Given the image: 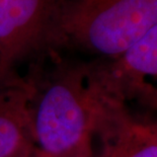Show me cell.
<instances>
[{"label": "cell", "mask_w": 157, "mask_h": 157, "mask_svg": "<svg viewBox=\"0 0 157 157\" xmlns=\"http://www.w3.org/2000/svg\"><path fill=\"white\" fill-rule=\"evenodd\" d=\"M101 65L112 87L121 98L125 92H148L145 78L157 79V25L121 57Z\"/></svg>", "instance_id": "cell-6"}, {"label": "cell", "mask_w": 157, "mask_h": 157, "mask_svg": "<svg viewBox=\"0 0 157 157\" xmlns=\"http://www.w3.org/2000/svg\"><path fill=\"white\" fill-rule=\"evenodd\" d=\"M102 147L98 157H157V124L133 120L117 105L98 134Z\"/></svg>", "instance_id": "cell-5"}, {"label": "cell", "mask_w": 157, "mask_h": 157, "mask_svg": "<svg viewBox=\"0 0 157 157\" xmlns=\"http://www.w3.org/2000/svg\"><path fill=\"white\" fill-rule=\"evenodd\" d=\"M54 0H0V54L6 69L46 42Z\"/></svg>", "instance_id": "cell-3"}, {"label": "cell", "mask_w": 157, "mask_h": 157, "mask_svg": "<svg viewBox=\"0 0 157 157\" xmlns=\"http://www.w3.org/2000/svg\"><path fill=\"white\" fill-rule=\"evenodd\" d=\"M32 84L35 138L45 157H93L94 136L122 103L98 65L60 66L41 86Z\"/></svg>", "instance_id": "cell-1"}, {"label": "cell", "mask_w": 157, "mask_h": 157, "mask_svg": "<svg viewBox=\"0 0 157 157\" xmlns=\"http://www.w3.org/2000/svg\"><path fill=\"white\" fill-rule=\"evenodd\" d=\"M38 157H45V156H44V155H43V154H42V153H41V152H40V154H39V156H38Z\"/></svg>", "instance_id": "cell-8"}, {"label": "cell", "mask_w": 157, "mask_h": 157, "mask_svg": "<svg viewBox=\"0 0 157 157\" xmlns=\"http://www.w3.org/2000/svg\"><path fill=\"white\" fill-rule=\"evenodd\" d=\"M157 25V0H54L46 42L117 59Z\"/></svg>", "instance_id": "cell-2"}, {"label": "cell", "mask_w": 157, "mask_h": 157, "mask_svg": "<svg viewBox=\"0 0 157 157\" xmlns=\"http://www.w3.org/2000/svg\"><path fill=\"white\" fill-rule=\"evenodd\" d=\"M8 75H9V71L6 69L4 63H3L1 54H0V80L4 79L5 77H7Z\"/></svg>", "instance_id": "cell-7"}, {"label": "cell", "mask_w": 157, "mask_h": 157, "mask_svg": "<svg viewBox=\"0 0 157 157\" xmlns=\"http://www.w3.org/2000/svg\"><path fill=\"white\" fill-rule=\"evenodd\" d=\"M31 82L7 76L0 80V157H36L32 119Z\"/></svg>", "instance_id": "cell-4"}]
</instances>
